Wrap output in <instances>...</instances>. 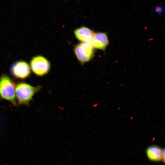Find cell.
<instances>
[{"instance_id": "277c9868", "label": "cell", "mask_w": 165, "mask_h": 165, "mask_svg": "<svg viewBox=\"0 0 165 165\" xmlns=\"http://www.w3.org/2000/svg\"><path fill=\"white\" fill-rule=\"evenodd\" d=\"M30 66L34 73L40 76L47 74L51 68L50 62L42 55H37L33 57L31 61Z\"/></svg>"}, {"instance_id": "52a82bcc", "label": "cell", "mask_w": 165, "mask_h": 165, "mask_svg": "<svg viewBox=\"0 0 165 165\" xmlns=\"http://www.w3.org/2000/svg\"><path fill=\"white\" fill-rule=\"evenodd\" d=\"M94 32L91 29L85 26L78 28L73 31L75 38L81 42H91Z\"/></svg>"}, {"instance_id": "5b68a950", "label": "cell", "mask_w": 165, "mask_h": 165, "mask_svg": "<svg viewBox=\"0 0 165 165\" xmlns=\"http://www.w3.org/2000/svg\"><path fill=\"white\" fill-rule=\"evenodd\" d=\"M11 72L15 77L21 79L28 77L31 73L30 68L26 62L22 61H18L12 66Z\"/></svg>"}, {"instance_id": "30bf717a", "label": "cell", "mask_w": 165, "mask_h": 165, "mask_svg": "<svg viewBox=\"0 0 165 165\" xmlns=\"http://www.w3.org/2000/svg\"><path fill=\"white\" fill-rule=\"evenodd\" d=\"M162 161L164 163L165 161V149H163L162 153Z\"/></svg>"}, {"instance_id": "7a4b0ae2", "label": "cell", "mask_w": 165, "mask_h": 165, "mask_svg": "<svg viewBox=\"0 0 165 165\" xmlns=\"http://www.w3.org/2000/svg\"><path fill=\"white\" fill-rule=\"evenodd\" d=\"M15 84L8 76L3 75L0 78V97L9 101L13 105L16 103L15 96Z\"/></svg>"}, {"instance_id": "6da1fadb", "label": "cell", "mask_w": 165, "mask_h": 165, "mask_svg": "<svg viewBox=\"0 0 165 165\" xmlns=\"http://www.w3.org/2000/svg\"><path fill=\"white\" fill-rule=\"evenodd\" d=\"M41 88L40 86L34 87L24 82L18 84L15 91L18 104L28 105L35 94L39 91Z\"/></svg>"}, {"instance_id": "9c48e42d", "label": "cell", "mask_w": 165, "mask_h": 165, "mask_svg": "<svg viewBox=\"0 0 165 165\" xmlns=\"http://www.w3.org/2000/svg\"><path fill=\"white\" fill-rule=\"evenodd\" d=\"M155 11L158 14H161L163 12V9L161 6H156L155 8Z\"/></svg>"}, {"instance_id": "8992f818", "label": "cell", "mask_w": 165, "mask_h": 165, "mask_svg": "<svg viewBox=\"0 0 165 165\" xmlns=\"http://www.w3.org/2000/svg\"><path fill=\"white\" fill-rule=\"evenodd\" d=\"M91 43L94 48L104 50L109 44V41L105 33L94 32Z\"/></svg>"}, {"instance_id": "3957f363", "label": "cell", "mask_w": 165, "mask_h": 165, "mask_svg": "<svg viewBox=\"0 0 165 165\" xmlns=\"http://www.w3.org/2000/svg\"><path fill=\"white\" fill-rule=\"evenodd\" d=\"M94 49L91 42H81L75 46L73 51L78 61L83 64L93 58Z\"/></svg>"}, {"instance_id": "ba28073f", "label": "cell", "mask_w": 165, "mask_h": 165, "mask_svg": "<svg viewBox=\"0 0 165 165\" xmlns=\"http://www.w3.org/2000/svg\"><path fill=\"white\" fill-rule=\"evenodd\" d=\"M163 150V148L157 145L150 146L146 149L147 156L150 160L153 161H162Z\"/></svg>"}]
</instances>
